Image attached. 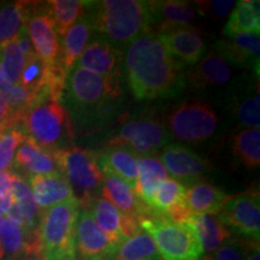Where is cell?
I'll use <instances>...</instances> for the list:
<instances>
[{"instance_id": "obj_1", "label": "cell", "mask_w": 260, "mask_h": 260, "mask_svg": "<svg viewBox=\"0 0 260 260\" xmlns=\"http://www.w3.org/2000/svg\"><path fill=\"white\" fill-rule=\"evenodd\" d=\"M124 68L129 88L139 100L176 95L184 87L183 68L154 32H145L129 45Z\"/></svg>"}, {"instance_id": "obj_2", "label": "cell", "mask_w": 260, "mask_h": 260, "mask_svg": "<svg viewBox=\"0 0 260 260\" xmlns=\"http://www.w3.org/2000/svg\"><path fill=\"white\" fill-rule=\"evenodd\" d=\"M83 18L110 44L129 46L145 32L151 31L149 2L102 0L87 2Z\"/></svg>"}, {"instance_id": "obj_3", "label": "cell", "mask_w": 260, "mask_h": 260, "mask_svg": "<svg viewBox=\"0 0 260 260\" xmlns=\"http://www.w3.org/2000/svg\"><path fill=\"white\" fill-rule=\"evenodd\" d=\"M23 133L41 148L52 153L68 148L74 138L71 118L60 99L41 94L19 116Z\"/></svg>"}, {"instance_id": "obj_4", "label": "cell", "mask_w": 260, "mask_h": 260, "mask_svg": "<svg viewBox=\"0 0 260 260\" xmlns=\"http://www.w3.org/2000/svg\"><path fill=\"white\" fill-rule=\"evenodd\" d=\"M80 200L75 198L41 212L38 253L45 260H76V223Z\"/></svg>"}, {"instance_id": "obj_5", "label": "cell", "mask_w": 260, "mask_h": 260, "mask_svg": "<svg viewBox=\"0 0 260 260\" xmlns=\"http://www.w3.org/2000/svg\"><path fill=\"white\" fill-rule=\"evenodd\" d=\"M140 226L153 240L161 260H200L204 249L189 222L176 223L164 217L140 219Z\"/></svg>"}, {"instance_id": "obj_6", "label": "cell", "mask_w": 260, "mask_h": 260, "mask_svg": "<svg viewBox=\"0 0 260 260\" xmlns=\"http://www.w3.org/2000/svg\"><path fill=\"white\" fill-rule=\"evenodd\" d=\"M58 169L82 200L100 191L104 174L98 165L96 153L89 149L68 147L54 152Z\"/></svg>"}, {"instance_id": "obj_7", "label": "cell", "mask_w": 260, "mask_h": 260, "mask_svg": "<svg viewBox=\"0 0 260 260\" xmlns=\"http://www.w3.org/2000/svg\"><path fill=\"white\" fill-rule=\"evenodd\" d=\"M218 117L209 103H182L170 112L167 125L171 135L184 142H201L214 134Z\"/></svg>"}, {"instance_id": "obj_8", "label": "cell", "mask_w": 260, "mask_h": 260, "mask_svg": "<svg viewBox=\"0 0 260 260\" xmlns=\"http://www.w3.org/2000/svg\"><path fill=\"white\" fill-rule=\"evenodd\" d=\"M219 219L230 234L249 239L252 242L260 240V198L259 189L251 188L230 199L219 212Z\"/></svg>"}, {"instance_id": "obj_9", "label": "cell", "mask_w": 260, "mask_h": 260, "mask_svg": "<svg viewBox=\"0 0 260 260\" xmlns=\"http://www.w3.org/2000/svg\"><path fill=\"white\" fill-rule=\"evenodd\" d=\"M25 29L35 54L48 67L59 65L60 42L47 3H31Z\"/></svg>"}, {"instance_id": "obj_10", "label": "cell", "mask_w": 260, "mask_h": 260, "mask_svg": "<svg viewBox=\"0 0 260 260\" xmlns=\"http://www.w3.org/2000/svg\"><path fill=\"white\" fill-rule=\"evenodd\" d=\"M82 203L116 248L141 230L138 218L121 212L104 198L92 197L80 201V204Z\"/></svg>"}, {"instance_id": "obj_11", "label": "cell", "mask_w": 260, "mask_h": 260, "mask_svg": "<svg viewBox=\"0 0 260 260\" xmlns=\"http://www.w3.org/2000/svg\"><path fill=\"white\" fill-rule=\"evenodd\" d=\"M68 87L74 102L82 107L100 106L107 99H115L121 92L118 82H112L79 65H75L71 71Z\"/></svg>"}, {"instance_id": "obj_12", "label": "cell", "mask_w": 260, "mask_h": 260, "mask_svg": "<svg viewBox=\"0 0 260 260\" xmlns=\"http://www.w3.org/2000/svg\"><path fill=\"white\" fill-rule=\"evenodd\" d=\"M167 144V129L153 119H138L126 123L109 141V146H124L141 155L149 154Z\"/></svg>"}, {"instance_id": "obj_13", "label": "cell", "mask_w": 260, "mask_h": 260, "mask_svg": "<svg viewBox=\"0 0 260 260\" xmlns=\"http://www.w3.org/2000/svg\"><path fill=\"white\" fill-rule=\"evenodd\" d=\"M155 35L182 68L193 67L204 57L206 44L203 32L197 27L187 25Z\"/></svg>"}, {"instance_id": "obj_14", "label": "cell", "mask_w": 260, "mask_h": 260, "mask_svg": "<svg viewBox=\"0 0 260 260\" xmlns=\"http://www.w3.org/2000/svg\"><path fill=\"white\" fill-rule=\"evenodd\" d=\"M159 159L174 180L189 186L201 181L204 175L210 171L209 162L203 157L181 145L165 146Z\"/></svg>"}, {"instance_id": "obj_15", "label": "cell", "mask_w": 260, "mask_h": 260, "mask_svg": "<svg viewBox=\"0 0 260 260\" xmlns=\"http://www.w3.org/2000/svg\"><path fill=\"white\" fill-rule=\"evenodd\" d=\"M186 186L174 178H167L155 187L147 207L152 216L164 217L176 223L188 222L191 214L186 206Z\"/></svg>"}, {"instance_id": "obj_16", "label": "cell", "mask_w": 260, "mask_h": 260, "mask_svg": "<svg viewBox=\"0 0 260 260\" xmlns=\"http://www.w3.org/2000/svg\"><path fill=\"white\" fill-rule=\"evenodd\" d=\"M116 247L98 226L92 213L80 210L76 223V252L81 260H110Z\"/></svg>"}, {"instance_id": "obj_17", "label": "cell", "mask_w": 260, "mask_h": 260, "mask_svg": "<svg viewBox=\"0 0 260 260\" xmlns=\"http://www.w3.org/2000/svg\"><path fill=\"white\" fill-rule=\"evenodd\" d=\"M122 56L121 48L113 46L105 39H99L87 45L76 65L119 83Z\"/></svg>"}, {"instance_id": "obj_18", "label": "cell", "mask_w": 260, "mask_h": 260, "mask_svg": "<svg viewBox=\"0 0 260 260\" xmlns=\"http://www.w3.org/2000/svg\"><path fill=\"white\" fill-rule=\"evenodd\" d=\"M149 12H151V32L155 30L157 34L190 25L198 15L193 3L181 2V0L149 2Z\"/></svg>"}, {"instance_id": "obj_19", "label": "cell", "mask_w": 260, "mask_h": 260, "mask_svg": "<svg viewBox=\"0 0 260 260\" xmlns=\"http://www.w3.org/2000/svg\"><path fill=\"white\" fill-rule=\"evenodd\" d=\"M27 181L41 212L76 198L69 182L60 172L31 176Z\"/></svg>"}, {"instance_id": "obj_20", "label": "cell", "mask_w": 260, "mask_h": 260, "mask_svg": "<svg viewBox=\"0 0 260 260\" xmlns=\"http://www.w3.org/2000/svg\"><path fill=\"white\" fill-rule=\"evenodd\" d=\"M217 53L228 63L248 68L259 76L260 35L256 32H245L217 44Z\"/></svg>"}, {"instance_id": "obj_21", "label": "cell", "mask_w": 260, "mask_h": 260, "mask_svg": "<svg viewBox=\"0 0 260 260\" xmlns=\"http://www.w3.org/2000/svg\"><path fill=\"white\" fill-rule=\"evenodd\" d=\"M100 194L104 199L111 203L117 210L140 219L152 216L147 206L136 197L134 189L122 178L115 175H104Z\"/></svg>"}, {"instance_id": "obj_22", "label": "cell", "mask_w": 260, "mask_h": 260, "mask_svg": "<svg viewBox=\"0 0 260 260\" xmlns=\"http://www.w3.org/2000/svg\"><path fill=\"white\" fill-rule=\"evenodd\" d=\"M98 165L104 175H115L134 189L138 180L139 155L124 146H107L96 153Z\"/></svg>"}, {"instance_id": "obj_23", "label": "cell", "mask_w": 260, "mask_h": 260, "mask_svg": "<svg viewBox=\"0 0 260 260\" xmlns=\"http://www.w3.org/2000/svg\"><path fill=\"white\" fill-rule=\"evenodd\" d=\"M12 164L27 178L59 172L54 153L41 148L29 138L19 145Z\"/></svg>"}, {"instance_id": "obj_24", "label": "cell", "mask_w": 260, "mask_h": 260, "mask_svg": "<svg viewBox=\"0 0 260 260\" xmlns=\"http://www.w3.org/2000/svg\"><path fill=\"white\" fill-rule=\"evenodd\" d=\"M232 75L230 64L217 52H210L184 75V80L195 88H206L224 86L232 79Z\"/></svg>"}, {"instance_id": "obj_25", "label": "cell", "mask_w": 260, "mask_h": 260, "mask_svg": "<svg viewBox=\"0 0 260 260\" xmlns=\"http://www.w3.org/2000/svg\"><path fill=\"white\" fill-rule=\"evenodd\" d=\"M230 199L220 188L206 181H198L186 189V206L190 214H216Z\"/></svg>"}, {"instance_id": "obj_26", "label": "cell", "mask_w": 260, "mask_h": 260, "mask_svg": "<svg viewBox=\"0 0 260 260\" xmlns=\"http://www.w3.org/2000/svg\"><path fill=\"white\" fill-rule=\"evenodd\" d=\"M169 178V174L157 155L142 154L138 158V180L134 187L136 197L147 206L155 187Z\"/></svg>"}, {"instance_id": "obj_27", "label": "cell", "mask_w": 260, "mask_h": 260, "mask_svg": "<svg viewBox=\"0 0 260 260\" xmlns=\"http://www.w3.org/2000/svg\"><path fill=\"white\" fill-rule=\"evenodd\" d=\"M90 32L92 28L86 19L81 18L61 37L59 65L67 76L76 65L77 59L88 44Z\"/></svg>"}, {"instance_id": "obj_28", "label": "cell", "mask_w": 260, "mask_h": 260, "mask_svg": "<svg viewBox=\"0 0 260 260\" xmlns=\"http://www.w3.org/2000/svg\"><path fill=\"white\" fill-rule=\"evenodd\" d=\"M260 3L258 0L237 2L230 14L223 34L228 39L245 32H260Z\"/></svg>"}, {"instance_id": "obj_29", "label": "cell", "mask_w": 260, "mask_h": 260, "mask_svg": "<svg viewBox=\"0 0 260 260\" xmlns=\"http://www.w3.org/2000/svg\"><path fill=\"white\" fill-rule=\"evenodd\" d=\"M188 222L193 225L204 252L216 251L232 235L216 214H191Z\"/></svg>"}, {"instance_id": "obj_30", "label": "cell", "mask_w": 260, "mask_h": 260, "mask_svg": "<svg viewBox=\"0 0 260 260\" xmlns=\"http://www.w3.org/2000/svg\"><path fill=\"white\" fill-rule=\"evenodd\" d=\"M31 3L15 2L0 9V47L15 41L25 28Z\"/></svg>"}, {"instance_id": "obj_31", "label": "cell", "mask_w": 260, "mask_h": 260, "mask_svg": "<svg viewBox=\"0 0 260 260\" xmlns=\"http://www.w3.org/2000/svg\"><path fill=\"white\" fill-rule=\"evenodd\" d=\"M110 260H161L152 237L140 230L118 246Z\"/></svg>"}, {"instance_id": "obj_32", "label": "cell", "mask_w": 260, "mask_h": 260, "mask_svg": "<svg viewBox=\"0 0 260 260\" xmlns=\"http://www.w3.org/2000/svg\"><path fill=\"white\" fill-rule=\"evenodd\" d=\"M87 2L81 0H52L47 3L48 14L53 19L58 37H63L68 29L83 18Z\"/></svg>"}, {"instance_id": "obj_33", "label": "cell", "mask_w": 260, "mask_h": 260, "mask_svg": "<svg viewBox=\"0 0 260 260\" xmlns=\"http://www.w3.org/2000/svg\"><path fill=\"white\" fill-rule=\"evenodd\" d=\"M233 153L248 169H256L260 164L259 129L245 128L234 136Z\"/></svg>"}, {"instance_id": "obj_34", "label": "cell", "mask_w": 260, "mask_h": 260, "mask_svg": "<svg viewBox=\"0 0 260 260\" xmlns=\"http://www.w3.org/2000/svg\"><path fill=\"white\" fill-rule=\"evenodd\" d=\"M27 251V241L22 226L9 217L0 224V259L14 260Z\"/></svg>"}, {"instance_id": "obj_35", "label": "cell", "mask_w": 260, "mask_h": 260, "mask_svg": "<svg viewBox=\"0 0 260 260\" xmlns=\"http://www.w3.org/2000/svg\"><path fill=\"white\" fill-rule=\"evenodd\" d=\"M0 98L16 113L21 116V113L38 99V95L21 84L10 83L5 79L2 67H0Z\"/></svg>"}, {"instance_id": "obj_36", "label": "cell", "mask_w": 260, "mask_h": 260, "mask_svg": "<svg viewBox=\"0 0 260 260\" xmlns=\"http://www.w3.org/2000/svg\"><path fill=\"white\" fill-rule=\"evenodd\" d=\"M25 60L27 57L16 40L0 47V67L5 79L11 84H19Z\"/></svg>"}, {"instance_id": "obj_37", "label": "cell", "mask_w": 260, "mask_h": 260, "mask_svg": "<svg viewBox=\"0 0 260 260\" xmlns=\"http://www.w3.org/2000/svg\"><path fill=\"white\" fill-rule=\"evenodd\" d=\"M27 135L17 126H10L0 132V172L8 171L12 167L16 151Z\"/></svg>"}, {"instance_id": "obj_38", "label": "cell", "mask_w": 260, "mask_h": 260, "mask_svg": "<svg viewBox=\"0 0 260 260\" xmlns=\"http://www.w3.org/2000/svg\"><path fill=\"white\" fill-rule=\"evenodd\" d=\"M236 119L247 128L259 129L260 125V93L243 98L236 105Z\"/></svg>"}, {"instance_id": "obj_39", "label": "cell", "mask_w": 260, "mask_h": 260, "mask_svg": "<svg viewBox=\"0 0 260 260\" xmlns=\"http://www.w3.org/2000/svg\"><path fill=\"white\" fill-rule=\"evenodd\" d=\"M247 243L241 239L230 237L216 251L205 255L203 260H246Z\"/></svg>"}, {"instance_id": "obj_40", "label": "cell", "mask_w": 260, "mask_h": 260, "mask_svg": "<svg viewBox=\"0 0 260 260\" xmlns=\"http://www.w3.org/2000/svg\"><path fill=\"white\" fill-rule=\"evenodd\" d=\"M198 14L205 16V17L213 19H222L232 14L235 8L236 2H225V0H218V2H195L193 3Z\"/></svg>"}, {"instance_id": "obj_41", "label": "cell", "mask_w": 260, "mask_h": 260, "mask_svg": "<svg viewBox=\"0 0 260 260\" xmlns=\"http://www.w3.org/2000/svg\"><path fill=\"white\" fill-rule=\"evenodd\" d=\"M19 122V115L0 98V130L15 126Z\"/></svg>"}, {"instance_id": "obj_42", "label": "cell", "mask_w": 260, "mask_h": 260, "mask_svg": "<svg viewBox=\"0 0 260 260\" xmlns=\"http://www.w3.org/2000/svg\"><path fill=\"white\" fill-rule=\"evenodd\" d=\"M11 181L12 172H0V197L10 193V190H11Z\"/></svg>"}, {"instance_id": "obj_43", "label": "cell", "mask_w": 260, "mask_h": 260, "mask_svg": "<svg viewBox=\"0 0 260 260\" xmlns=\"http://www.w3.org/2000/svg\"><path fill=\"white\" fill-rule=\"evenodd\" d=\"M246 260H260L259 242L247 243V255Z\"/></svg>"}, {"instance_id": "obj_44", "label": "cell", "mask_w": 260, "mask_h": 260, "mask_svg": "<svg viewBox=\"0 0 260 260\" xmlns=\"http://www.w3.org/2000/svg\"><path fill=\"white\" fill-rule=\"evenodd\" d=\"M11 205H12L11 193L2 195V197H0V217H2L3 214H8L9 210L11 209Z\"/></svg>"}, {"instance_id": "obj_45", "label": "cell", "mask_w": 260, "mask_h": 260, "mask_svg": "<svg viewBox=\"0 0 260 260\" xmlns=\"http://www.w3.org/2000/svg\"><path fill=\"white\" fill-rule=\"evenodd\" d=\"M2 220H3V217H0V224H2ZM2 260V259H0Z\"/></svg>"}, {"instance_id": "obj_46", "label": "cell", "mask_w": 260, "mask_h": 260, "mask_svg": "<svg viewBox=\"0 0 260 260\" xmlns=\"http://www.w3.org/2000/svg\"><path fill=\"white\" fill-rule=\"evenodd\" d=\"M0 132H2V130H0Z\"/></svg>"}]
</instances>
